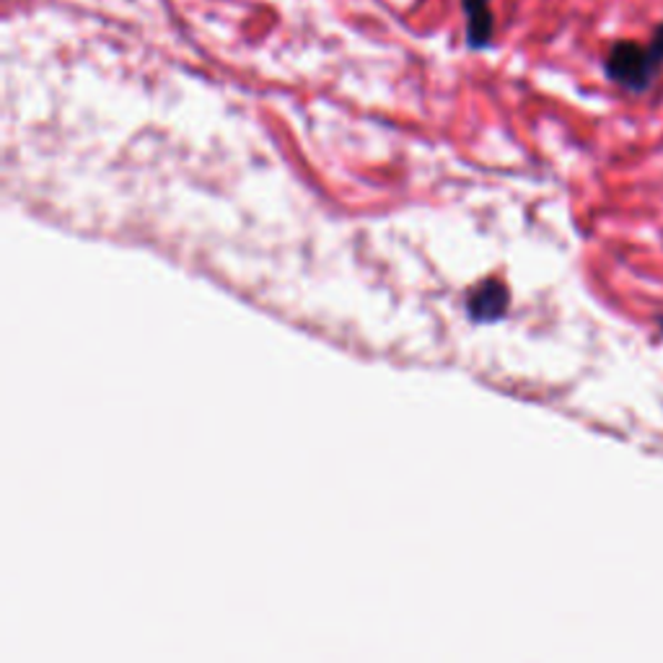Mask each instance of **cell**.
<instances>
[{
	"label": "cell",
	"instance_id": "6da1fadb",
	"mask_svg": "<svg viewBox=\"0 0 663 663\" xmlns=\"http://www.w3.org/2000/svg\"><path fill=\"white\" fill-rule=\"evenodd\" d=\"M602 68L606 81L622 91L635 93V97L649 93L661 76V70L653 66L645 44L635 42V39H617V42H612L604 54Z\"/></svg>",
	"mask_w": 663,
	"mask_h": 663
},
{
	"label": "cell",
	"instance_id": "7a4b0ae2",
	"mask_svg": "<svg viewBox=\"0 0 663 663\" xmlns=\"http://www.w3.org/2000/svg\"><path fill=\"white\" fill-rule=\"evenodd\" d=\"M509 303L511 295L505 291V285L498 283V280H485V283L470 293L466 311L478 322H495V319H501L509 311Z\"/></svg>",
	"mask_w": 663,
	"mask_h": 663
},
{
	"label": "cell",
	"instance_id": "3957f363",
	"mask_svg": "<svg viewBox=\"0 0 663 663\" xmlns=\"http://www.w3.org/2000/svg\"><path fill=\"white\" fill-rule=\"evenodd\" d=\"M645 50H649L653 66H656L663 73V21H659L656 27L651 29V37H649V44H645Z\"/></svg>",
	"mask_w": 663,
	"mask_h": 663
},
{
	"label": "cell",
	"instance_id": "277c9868",
	"mask_svg": "<svg viewBox=\"0 0 663 663\" xmlns=\"http://www.w3.org/2000/svg\"><path fill=\"white\" fill-rule=\"evenodd\" d=\"M493 0H462V11L472 13V11H482V8H490Z\"/></svg>",
	"mask_w": 663,
	"mask_h": 663
},
{
	"label": "cell",
	"instance_id": "5b68a950",
	"mask_svg": "<svg viewBox=\"0 0 663 663\" xmlns=\"http://www.w3.org/2000/svg\"><path fill=\"white\" fill-rule=\"evenodd\" d=\"M659 330H661V334H663V317H659Z\"/></svg>",
	"mask_w": 663,
	"mask_h": 663
}]
</instances>
